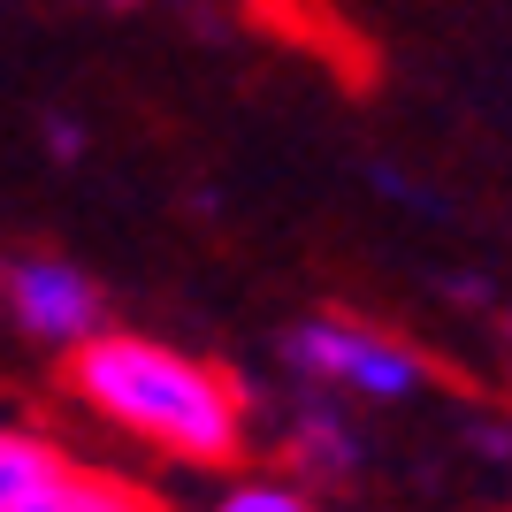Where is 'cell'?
<instances>
[{
  "instance_id": "8fae6325",
  "label": "cell",
  "mask_w": 512,
  "mask_h": 512,
  "mask_svg": "<svg viewBox=\"0 0 512 512\" xmlns=\"http://www.w3.org/2000/svg\"><path fill=\"white\" fill-rule=\"evenodd\" d=\"M92 8H138V0H92Z\"/></svg>"
},
{
  "instance_id": "5b68a950",
  "label": "cell",
  "mask_w": 512,
  "mask_h": 512,
  "mask_svg": "<svg viewBox=\"0 0 512 512\" xmlns=\"http://www.w3.org/2000/svg\"><path fill=\"white\" fill-rule=\"evenodd\" d=\"M16 512H161V505H153L138 482H123V474L77 467V459H69V467L54 474V482H39Z\"/></svg>"
},
{
  "instance_id": "ba28073f",
  "label": "cell",
  "mask_w": 512,
  "mask_h": 512,
  "mask_svg": "<svg viewBox=\"0 0 512 512\" xmlns=\"http://www.w3.org/2000/svg\"><path fill=\"white\" fill-rule=\"evenodd\" d=\"M367 184H375V199L406 207L413 222H444V214H451V199H444V192H421V184H413V169H398V161H367Z\"/></svg>"
},
{
  "instance_id": "6da1fadb",
  "label": "cell",
  "mask_w": 512,
  "mask_h": 512,
  "mask_svg": "<svg viewBox=\"0 0 512 512\" xmlns=\"http://www.w3.org/2000/svg\"><path fill=\"white\" fill-rule=\"evenodd\" d=\"M69 390L107 428H123L138 444H153L161 459H184V467H237L245 444H253L245 383L169 337L100 329L92 344L69 352Z\"/></svg>"
},
{
  "instance_id": "52a82bcc",
  "label": "cell",
  "mask_w": 512,
  "mask_h": 512,
  "mask_svg": "<svg viewBox=\"0 0 512 512\" xmlns=\"http://www.w3.org/2000/svg\"><path fill=\"white\" fill-rule=\"evenodd\" d=\"M207 512H321V505L291 482V474H245V482H230Z\"/></svg>"
},
{
  "instance_id": "7a4b0ae2",
  "label": "cell",
  "mask_w": 512,
  "mask_h": 512,
  "mask_svg": "<svg viewBox=\"0 0 512 512\" xmlns=\"http://www.w3.org/2000/svg\"><path fill=\"white\" fill-rule=\"evenodd\" d=\"M276 360L291 383L329 390V398H360V406H406L428 390L421 344L390 337L375 321L352 314H299L276 329Z\"/></svg>"
},
{
  "instance_id": "8992f818",
  "label": "cell",
  "mask_w": 512,
  "mask_h": 512,
  "mask_svg": "<svg viewBox=\"0 0 512 512\" xmlns=\"http://www.w3.org/2000/svg\"><path fill=\"white\" fill-rule=\"evenodd\" d=\"M62 467H69L62 444H46L31 428H0V512H16L23 497L39 490V482H54Z\"/></svg>"
},
{
  "instance_id": "9c48e42d",
  "label": "cell",
  "mask_w": 512,
  "mask_h": 512,
  "mask_svg": "<svg viewBox=\"0 0 512 512\" xmlns=\"http://www.w3.org/2000/svg\"><path fill=\"white\" fill-rule=\"evenodd\" d=\"M39 146H46V161H85L92 130L77 123V115H62V107H46L39 115Z\"/></svg>"
},
{
  "instance_id": "3957f363",
  "label": "cell",
  "mask_w": 512,
  "mask_h": 512,
  "mask_svg": "<svg viewBox=\"0 0 512 512\" xmlns=\"http://www.w3.org/2000/svg\"><path fill=\"white\" fill-rule=\"evenodd\" d=\"M0 314L46 352H77L107 329V291L69 253H16L0 260Z\"/></svg>"
},
{
  "instance_id": "277c9868",
  "label": "cell",
  "mask_w": 512,
  "mask_h": 512,
  "mask_svg": "<svg viewBox=\"0 0 512 512\" xmlns=\"http://www.w3.org/2000/svg\"><path fill=\"white\" fill-rule=\"evenodd\" d=\"M283 459H291V482H321V490H337V482H360L367 474V436L360 421L344 413V398L329 390H306L283 406Z\"/></svg>"
},
{
  "instance_id": "30bf717a",
  "label": "cell",
  "mask_w": 512,
  "mask_h": 512,
  "mask_svg": "<svg viewBox=\"0 0 512 512\" xmlns=\"http://www.w3.org/2000/svg\"><path fill=\"white\" fill-rule=\"evenodd\" d=\"M444 299H459V306H497V283L482 276V268H444Z\"/></svg>"
}]
</instances>
